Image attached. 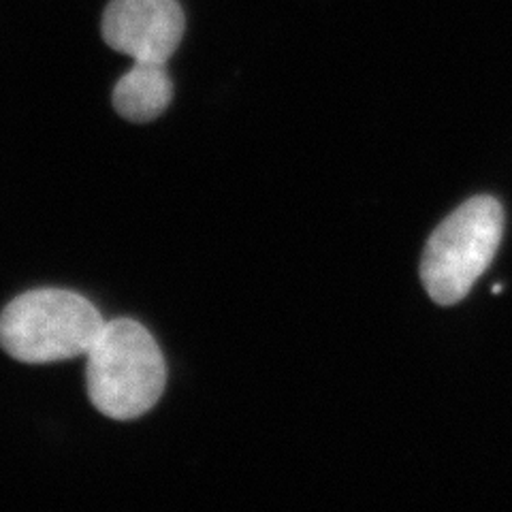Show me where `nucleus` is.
Segmentation results:
<instances>
[{"instance_id": "obj_2", "label": "nucleus", "mask_w": 512, "mask_h": 512, "mask_svg": "<svg viewBox=\"0 0 512 512\" xmlns=\"http://www.w3.org/2000/svg\"><path fill=\"white\" fill-rule=\"evenodd\" d=\"M105 325L92 303L62 288H39L13 299L0 314V348L30 365L86 357Z\"/></svg>"}, {"instance_id": "obj_1", "label": "nucleus", "mask_w": 512, "mask_h": 512, "mask_svg": "<svg viewBox=\"0 0 512 512\" xmlns=\"http://www.w3.org/2000/svg\"><path fill=\"white\" fill-rule=\"evenodd\" d=\"M167 384V365L150 331L131 318L105 323L86 355L92 406L107 419L133 421L152 410Z\"/></svg>"}, {"instance_id": "obj_5", "label": "nucleus", "mask_w": 512, "mask_h": 512, "mask_svg": "<svg viewBox=\"0 0 512 512\" xmlns=\"http://www.w3.org/2000/svg\"><path fill=\"white\" fill-rule=\"evenodd\" d=\"M173 99V84L165 64L135 62L114 88V109L128 122H150L165 114Z\"/></svg>"}, {"instance_id": "obj_4", "label": "nucleus", "mask_w": 512, "mask_h": 512, "mask_svg": "<svg viewBox=\"0 0 512 512\" xmlns=\"http://www.w3.org/2000/svg\"><path fill=\"white\" fill-rule=\"evenodd\" d=\"M178 0H111L103 15V39L135 62L167 64L184 37Z\"/></svg>"}, {"instance_id": "obj_3", "label": "nucleus", "mask_w": 512, "mask_h": 512, "mask_svg": "<svg viewBox=\"0 0 512 512\" xmlns=\"http://www.w3.org/2000/svg\"><path fill=\"white\" fill-rule=\"evenodd\" d=\"M504 210L493 197H474L448 216L429 237L421 280L438 306L468 297L500 248Z\"/></svg>"}]
</instances>
